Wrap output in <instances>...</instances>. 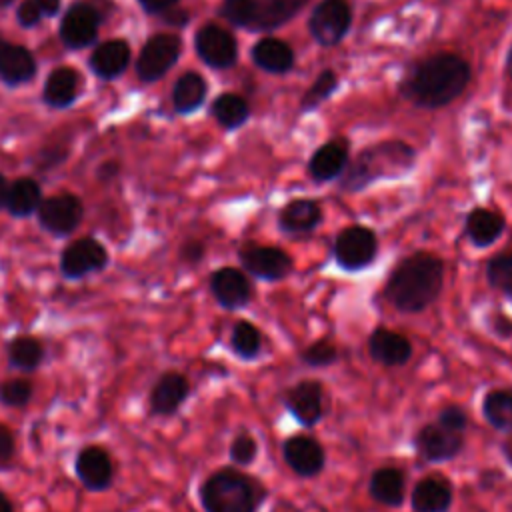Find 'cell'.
Returning <instances> with one entry per match:
<instances>
[{
    "label": "cell",
    "instance_id": "cell-1",
    "mask_svg": "<svg viewBox=\"0 0 512 512\" xmlns=\"http://www.w3.org/2000/svg\"><path fill=\"white\" fill-rule=\"evenodd\" d=\"M472 76L470 64L450 52L416 62L404 76L400 92L422 108H440L458 98Z\"/></svg>",
    "mask_w": 512,
    "mask_h": 512
},
{
    "label": "cell",
    "instance_id": "cell-2",
    "mask_svg": "<svg viewBox=\"0 0 512 512\" xmlns=\"http://www.w3.org/2000/svg\"><path fill=\"white\" fill-rule=\"evenodd\" d=\"M444 264L440 258L418 252L404 258L388 276L386 300L400 312L416 314L426 310L442 292Z\"/></svg>",
    "mask_w": 512,
    "mask_h": 512
},
{
    "label": "cell",
    "instance_id": "cell-3",
    "mask_svg": "<svg viewBox=\"0 0 512 512\" xmlns=\"http://www.w3.org/2000/svg\"><path fill=\"white\" fill-rule=\"evenodd\" d=\"M198 496L204 512H258L266 488L236 468H220L202 482Z\"/></svg>",
    "mask_w": 512,
    "mask_h": 512
},
{
    "label": "cell",
    "instance_id": "cell-4",
    "mask_svg": "<svg viewBox=\"0 0 512 512\" xmlns=\"http://www.w3.org/2000/svg\"><path fill=\"white\" fill-rule=\"evenodd\" d=\"M414 150L398 140L382 142L366 148L342 172L340 186L344 190H362L380 178H396L412 168Z\"/></svg>",
    "mask_w": 512,
    "mask_h": 512
},
{
    "label": "cell",
    "instance_id": "cell-5",
    "mask_svg": "<svg viewBox=\"0 0 512 512\" xmlns=\"http://www.w3.org/2000/svg\"><path fill=\"white\" fill-rule=\"evenodd\" d=\"M306 4L308 0H224L218 12L236 28L262 32L280 28Z\"/></svg>",
    "mask_w": 512,
    "mask_h": 512
},
{
    "label": "cell",
    "instance_id": "cell-6",
    "mask_svg": "<svg viewBox=\"0 0 512 512\" xmlns=\"http://www.w3.org/2000/svg\"><path fill=\"white\" fill-rule=\"evenodd\" d=\"M352 10L348 0H322L314 6L308 30L320 46H336L348 34Z\"/></svg>",
    "mask_w": 512,
    "mask_h": 512
},
{
    "label": "cell",
    "instance_id": "cell-7",
    "mask_svg": "<svg viewBox=\"0 0 512 512\" xmlns=\"http://www.w3.org/2000/svg\"><path fill=\"white\" fill-rule=\"evenodd\" d=\"M378 254L376 234L366 226L344 228L334 242L336 264L344 270H362L372 264Z\"/></svg>",
    "mask_w": 512,
    "mask_h": 512
},
{
    "label": "cell",
    "instance_id": "cell-8",
    "mask_svg": "<svg viewBox=\"0 0 512 512\" xmlns=\"http://www.w3.org/2000/svg\"><path fill=\"white\" fill-rule=\"evenodd\" d=\"M282 404L300 426L314 428L326 414L324 386L314 378L298 380L288 390H284Z\"/></svg>",
    "mask_w": 512,
    "mask_h": 512
},
{
    "label": "cell",
    "instance_id": "cell-9",
    "mask_svg": "<svg viewBox=\"0 0 512 512\" xmlns=\"http://www.w3.org/2000/svg\"><path fill=\"white\" fill-rule=\"evenodd\" d=\"M182 50V42L174 34H158L152 36L136 62V72L138 78L144 82H154L162 78L176 62Z\"/></svg>",
    "mask_w": 512,
    "mask_h": 512
},
{
    "label": "cell",
    "instance_id": "cell-10",
    "mask_svg": "<svg viewBox=\"0 0 512 512\" xmlns=\"http://www.w3.org/2000/svg\"><path fill=\"white\" fill-rule=\"evenodd\" d=\"M416 454L426 462L454 460L464 448V434L442 428L438 422L424 424L412 438Z\"/></svg>",
    "mask_w": 512,
    "mask_h": 512
},
{
    "label": "cell",
    "instance_id": "cell-11",
    "mask_svg": "<svg viewBox=\"0 0 512 512\" xmlns=\"http://www.w3.org/2000/svg\"><path fill=\"white\" fill-rule=\"evenodd\" d=\"M238 258L244 270H248L252 276L266 282L282 280L292 270V258L276 246L246 244L240 248Z\"/></svg>",
    "mask_w": 512,
    "mask_h": 512
},
{
    "label": "cell",
    "instance_id": "cell-12",
    "mask_svg": "<svg viewBox=\"0 0 512 512\" xmlns=\"http://www.w3.org/2000/svg\"><path fill=\"white\" fill-rule=\"evenodd\" d=\"M196 52L200 56V60L204 64H208L210 68L216 70H224L236 64L238 58V44L236 38L216 26V24H206L196 32V40H194Z\"/></svg>",
    "mask_w": 512,
    "mask_h": 512
},
{
    "label": "cell",
    "instance_id": "cell-13",
    "mask_svg": "<svg viewBox=\"0 0 512 512\" xmlns=\"http://www.w3.org/2000/svg\"><path fill=\"white\" fill-rule=\"evenodd\" d=\"M80 484L90 492H104L114 484V462L102 446H84L74 460Z\"/></svg>",
    "mask_w": 512,
    "mask_h": 512
},
{
    "label": "cell",
    "instance_id": "cell-14",
    "mask_svg": "<svg viewBox=\"0 0 512 512\" xmlns=\"http://www.w3.org/2000/svg\"><path fill=\"white\" fill-rule=\"evenodd\" d=\"M282 456L288 468L300 478H314L326 466V452L322 444L316 438L304 434L286 438L282 444Z\"/></svg>",
    "mask_w": 512,
    "mask_h": 512
},
{
    "label": "cell",
    "instance_id": "cell-15",
    "mask_svg": "<svg viewBox=\"0 0 512 512\" xmlns=\"http://www.w3.org/2000/svg\"><path fill=\"white\" fill-rule=\"evenodd\" d=\"M40 224L56 234L64 236L70 234L82 220V202L74 194H54L38 206Z\"/></svg>",
    "mask_w": 512,
    "mask_h": 512
},
{
    "label": "cell",
    "instance_id": "cell-16",
    "mask_svg": "<svg viewBox=\"0 0 512 512\" xmlns=\"http://www.w3.org/2000/svg\"><path fill=\"white\" fill-rule=\"evenodd\" d=\"M106 262L108 256L104 246L92 238H82L64 250L60 258V270L66 278H82L90 272L102 270Z\"/></svg>",
    "mask_w": 512,
    "mask_h": 512
},
{
    "label": "cell",
    "instance_id": "cell-17",
    "mask_svg": "<svg viewBox=\"0 0 512 512\" xmlns=\"http://www.w3.org/2000/svg\"><path fill=\"white\" fill-rule=\"evenodd\" d=\"M190 396V382L180 372H164L150 390V412L154 416H172Z\"/></svg>",
    "mask_w": 512,
    "mask_h": 512
},
{
    "label": "cell",
    "instance_id": "cell-18",
    "mask_svg": "<svg viewBox=\"0 0 512 512\" xmlns=\"http://www.w3.org/2000/svg\"><path fill=\"white\" fill-rule=\"evenodd\" d=\"M98 12L90 4H74L62 18L60 38L68 48H84L96 40Z\"/></svg>",
    "mask_w": 512,
    "mask_h": 512
},
{
    "label": "cell",
    "instance_id": "cell-19",
    "mask_svg": "<svg viewBox=\"0 0 512 512\" xmlns=\"http://www.w3.org/2000/svg\"><path fill=\"white\" fill-rule=\"evenodd\" d=\"M454 502V488L446 476L430 474L416 482L410 494L414 512H448Z\"/></svg>",
    "mask_w": 512,
    "mask_h": 512
},
{
    "label": "cell",
    "instance_id": "cell-20",
    "mask_svg": "<svg viewBox=\"0 0 512 512\" xmlns=\"http://www.w3.org/2000/svg\"><path fill=\"white\" fill-rule=\"evenodd\" d=\"M210 290L216 302L226 310L244 308L252 298L248 278L236 268H220L210 276Z\"/></svg>",
    "mask_w": 512,
    "mask_h": 512
},
{
    "label": "cell",
    "instance_id": "cell-21",
    "mask_svg": "<svg viewBox=\"0 0 512 512\" xmlns=\"http://www.w3.org/2000/svg\"><path fill=\"white\" fill-rule=\"evenodd\" d=\"M368 352L374 362L388 368H396L404 366L412 358V344L400 332L376 328L368 338Z\"/></svg>",
    "mask_w": 512,
    "mask_h": 512
},
{
    "label": "cell",
    "instance_id": "cell-22",
    "mask_svg": "<svg viewBox=\"0 0 512 512\" xmlns=\"http://www.w3.org/2000/svg\"><path fill=\"white\" fill-rule=\"evenodd\" d=\"M370 498L382 506L398 508L406 498V478L404 472L394 466H384L372 472L368 484Z\"/></svg>",
    "mask_w": 512,
    "mask_h": 512
},
{
    "label": "cell",
    "instance_id": "cell-23",
    "mask_svg": "<svg viewBox=\"0 0 512 512\" xmlns=\"http://www.w3.org/2000/svg\"><path fill=\"white\" fill-rule=\"evenodd\" d=\"M36 74V60L24 46L0 40V78L10 84L28 82Z\"/></svg>",
    "mask_w": 512,
    "mask_h": 512
},
{
    "label": "cell",
    "instance_id": "cell-24",
    "mask_svg": "<svg viewBox=\"0 0 512 512\" xmlns=\"http://www.w3.org/2000/svg\"><path fill=\"white\" fill-rule=\"evenodd\" d=\"M322 222V210L314 200L300 198L288 202L278 214V226L286 234H310Z\"/></svg>",
    "mask_w": 512,
    "mask_h": 512
},
{
    "label": "cell",
    "instance_id": "cell-25",
    "mask_svg": "<svg viewBox=\"0 0 512 512\" xmlns=\"http://www.w3.org/2000/svg\"><path fill=\"white\" fill-rule=\"evenodd\" d=\"M348 166V148L346 144L332 140L322 144L310 158L308 162V174L316 180V182H328L334 180L338 176H342V172Z\"/></svg>",
    "mask_w": 512,
    "mask_h": 512
},
{
    "label": "cell",
    "instance_id": "cell-26",
    "mask_svg": "<svg viewBox=\"0 0 512 512\" xmlns=\"http://www.w3.org/2000/svg\"><path fill=\"white\" fill-rule=\"evenodd\" d=\"M252 60L270 74H286L294 66V50L280 38H262L252 46Z\"/></svg>",
    "mask_w": 512,
    "mask_h": 512
},
{
    "label": "cell",
    "instance_id": "cell-27",
    "mask_svg": "<svg viewBox=\"0 0 512 512\" xmlns=\"http://www.w3.org/2000/svg\"><path fill=\"white\" fill-rule=\"evenodd\" d=\"M504 218L488 208H474L466 216V234L476 248L492 246L504 232Z\"/></svg>",
    "mask_w": 512,
    "mask_h": 512
},
{
    "label": "cell",
    "instance_id": "cell-28",
    "mask_svg": "<svg viewBox=\"0 0 512 512\" xmlns=\"http://www.w3.org/2000/svg\"><path fill=\"white\" fill-rule=\"evenodd\" d=\"M130 62V46L124 40H108L100 44L92 56L90 66L102 78L120 76Z\"/></svg>",
    "mask_w": 512,
    "mask_h": 512
},
{
    "label": "cell",
    "instance_id": "cell-29",
    "mask_svg": "<svg viewBox=\"0 0 512 512\" xmlns=\"http://www.w3.org/2000/svg\"><path fill=\"white\" fill-rule=\"evenodd\" d=\"M482 416L486 422L508 434L512 432V388H496L484 394Z\"/></svg>",
    "mask_w": 512,
    "mask_h": 512
},
{
    "label": "cell",
    "instance_id": "cell-30",
    "mask_svg": "<svg viewBox=\"0 0 512 512\" xmlns=\"http://www.w3.org/2000/svg\"><path fill=\"white\" fill-rule=\"evenodd\" d=\"M206 98V82L196 72L182 74L172 90V104L174 110L180 114H190L200 108Z\"/></svg>",
    "mask_w": 512,
    "mask_h": 512
},
{
    "label": "cell",
    "instance_id": "cell-31",
    "mask_svg": "<svg viewBox=\"0 0 512 512\" xmlns=\"http://www.w3.org/2000/svg\"><path fill=\"white\" fill-rule=\"evenodd\" d=\"M78 92V76L72 68H56L44 84V100L54 108L68 106Z\"/></svg>",
    "mask_w": 512,
    "mask_h": 512
},
{
    "label": "cell",
    "instance_id": "cell-32",
    "mask_svg": "<svg viewBox=\"0 0 512 512\" xmlns=\"http://www.w3.org/2000/svg\"><path fill=\"white\" fill-rule=\"evenodd\" d=\"M8 364L22 372H34L44 360V346L34 336H16L8 344Z\"/></svg>",
    "mask_w": 512,
    "mask_h": 512
},
{
    "label": "cell",
    "instance_id": "cell-33",
    "mask_svg": "<svg viewBox=\"0 0 512 512\" xmlns=\"http://www.w3.org/2000/svg\"><path fill=\"white\" fill-rule=\"evenodd\" d=\"M42 204L40 186L32 178H18L8 188L6 208L12 216H28Z\"/></svg>",
    "mask_w": 512,
    "mask_h": 512
},
{
    "label": "cell",
    "instance_id": "cell-34",
    "mask_svg": "<svg viewBox=\"0 0 512 512\" xmlns=\"http://www.w3.org/2000/svg\"><path fill=\"white\" fill-rule=\"evenodd\" d=\"M212 116L216 118V122L228 130L240 128L248 116H250V108L246 104V100L238 94H220L214 102H212Z\"/></svg>",
    "mask_w": 512,
    "mask_h": 512
},
{
    "label": "cell",
    "instance_id": "cell-35",
    "mask_svg": "<svg viewBox=\"0 0 512 512\" xmlns=\"http://www.w3.org/2000/svg\"><path fill=\"white\" fill-rule=\"evenodd\" d=\"M230 348L242 360L258 358L260 350H262L260 330L248 320L236 322L232 328V334H230Z\"/></svg>",
    "mask_w": 512,
    "mask_h": 512
},
{
    "label": "cell",
    "instance_id": "cell-36",
    "mask_svg": "<svg viewBox=\"0 0 512 512\" xmlns=\"http://www.w3.org/2000/svg\"><path fill=\"white\" fill-rule=\"evenodd\" d=\"M338 86V78L332 70H322L318 74V78L310 84V88L304 92L302 100H300V112H312L316 110L326 98H330L334 94Z\"/></svg>",
    "mask_w": 512,
    "mask_h": 512
},
{
    "label": "cell",
    "instance_id": "cell-37",
    "mask_svg": "<svg viewBox=\"0 0 512 512\" xmlns=\"http://www.w3.org/2000/svg\"><path fill=\"white\" fill-rule=\"evenodd\" d=\"M486 280L492 288L500 290L508 300H512V252L498 254L488 260Z\"/></svg>",
    "mask_w": 512,
    "mask_h": 512
},
{
    "label": "cell",
    "instance_id": "cell-38",
    "mask_svg": "<svg viewBox=\"0 0 512 512\" xmlns=\"http://www.w3.org/2000/svg\"><path fill=\"white\" fill-rule=\"evenodd\" d=\"M34 386L28 378H10L0 382V404L10 408H22L30 404Z\"/></svg>",
    "mask_w": 512,
    "mask_h": 512
},
{
    "label": "cell",
    "instance_id": "cell-39",
    "mask_svg": "<svg viewBox=\"0 0 512 512\" xmlns=\"http://www.w3.org/2000/svg\"><path fill=\"white\" fill-rule=\"evenodd\" d=\"M300 360L310 368H326L338 362V348L330 340H316L300 352Z\"/></svg>",
    "mask_w": 512,
    "mask_h": 512
},
{
    "label": "cell",
    "instance_id": "cell-40",
    "mask_svg": "<svg viewBox=\"0 0 512 512\" xmlns=\"http://www.w3.org/2000/svg\"><path fill=\"white\" fill-rule=\"evenodd\" d=\"M228 456H230L232 464H236V466L252 464L256 460V456H258V442H256V438L250 432H246V430L238 432L232 438V442H230Z\"/></svg>",
    "mask_w": 512,
    "mask_h": 512
},
{
    "label": "cell",
    "instance_id": "cell-41",
    "mask_svg": "<svg viewBox=\"0 0 512 512\" xmlns=\"http://www.w3.org/2000/svg\"><path fill=\"white\" fill-rule=\"evenodd\" d=\"M436 422L446 428V430H452V432H460L464 434V430L468 428V414L462 406L458 404H448L444 406L438 416H436Z\"/></svg>",
    "mask_w": 512,
    "mask_h": 512
},
{
    "label": "cell",
    "instance_id": "cell-42",
    "mask_svg": "<svg viewBox=\"0 0 512 512\" xmlns=\"http://www.w3.org/2000/svg\"><path fill=\"white\" fill-rule=\"evenodd\" d=\"M18 22L24 26V28H30V26H36L42 18V12L36 4V0H24L20 6H18Z\"/></svg>",
    "mask_w": 512,
    "mask_h": 512
},
{
    "label": "cell",
    "instance_id": "cell-43",
    "mask_svg": "<svg viewBox=\"0 0 512 512\" xmlns=\"http://www.w3.org/2000/svg\"><path fill=\"white\" fill-rule=\"evenodd\" d=\"M16 440L12 430L6 424H0V466L8 464L14 458Z\"/></svg>",
    "mask_w": 512,
    "mask_h": 512
},
{
    "label": "cell",
    "instance_id": "cell-44",
    "mask_svg": "<svg viewBox=\"0 0 512 512\" xmlns=\"http://www.w3.org/2000/svg\"><path fill=\"white\" fill-rule=\"evenodd\" d=\"M140 6L148 12V14H164L168 12L172 6L178 4V0H138Z\"/></svg>",
    "mask_w": 512,
    "mask_h": 512
},
{
    "label": "cell",
    "instance_id": "cell-45",
    "mask_svg": "<svg viewBox=\"0 0 512 512\" xmlns=\"http://www.w3.org/2000/svg\"><path fill=\"white\" fill-rule=\"evenodd\" d=\"M164 16V22L170 24V26H186L188 24V12L186 10H180V8H170L168 12L162 14Z\"/></svg>",
    "mask_w": 512,
    "mask_h": 512
},
{
    "label": "cell",
    "instance_id": "cell-46",
    "mask_svg": "<svg viewBox=\"0 0 512 512\" xmlns=\"http://www.w3.org/2000/svg\"><path fill=\"white\" fill-rule=\"evenodd\" d=\"M202 252H204V248H202L200 242H190V244L184 246V258H186L188 262L200 260V258H202Z\"/></svg>",
    "mask_w": 512,
    "mask_h": 512
},
{
    "label": "cell",
    "instance_id": "cell-47",
    "mask_svg": "<svg viewBox=\"0 0 512 512\" xmlns=\"http://www.w3.org/2000/svg\"><path fill=\"white\" fill-rule=\"evenodd\" d=\"M42 16H54L60 8V0H36Z\"/></svg>",
    "mask_w": 512,
    "mask_h": 512
},
{
    "label": "cell",
    "instance_id": "cell-48",
    "mask_svg": "<svg viewBox=\"0 0 512 512\" xmlns=\"http://www.w3.org/2000/svg\"><path fill=\"white\" fill-rule=\"evenodd\" d=\"M502 454H504V458L508 460V464L512 466V432H508L506 438H504V442H502Z\"/></svg>",
    "mask_w": 512,
    "mask_h": 512
},
{
    "label": "cell",
    "instance_id": "cell-49",
    "mask_svg": "<svg viewBox=\"0 0 512 512\" xmlns=\"http://www.w3.org/2000/svg\"><path fill=\"white\" fill-rule=\"evenodd\" d=\"M8 188H10V184H8V182H6V178L0 174V208H4V206H6Z\"/></svg>",
    "mask_w": 512,
    "mask_h": 512
},
{
    "label": "cell",
    "instance_id": "cell-50",
    "mask_svg": "<svg viewBox=\"0 0 512 512\" xmlns=\"http://www.w3.org/2000/svg\"><path fill=\"white\" fill-rule=\"evenodd\" d=\"M0 512H14V506L4 492H0Z\"/></svg>",
    "mask_w": 512,
    "mask_h": 512
},
{
    "label": "cell",
    "instance_id": "cell-51",
    "mask_svg": "<svg viewBox=\"0 0 512 512\" xmlns=\"http://www.w3.org/2000/svg\"><path fill=\"white\" fill-rule=\"evenodd\" d=\"M506 72H508V76L512 78V48H510V52H508V56H506Z\"/></svg>",
    "mask_w": 512,
    "mask_h": 512
},
{
    "label": "cell",
    "instance_id": "cell-52",
    "mask_svg": "<svg viewBox=\"0 0 512 512\" xmlns=\"http://www.w3.org/2000/svg\"><path fill=\"white\" fill-rule=\"evenodd\" d=\"M12 0H0V6H8Z\"/></svg>",
    "mask_w": 512,
    "mask_h": 512
}]
</instances>
